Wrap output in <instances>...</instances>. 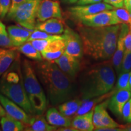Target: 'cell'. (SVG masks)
Instances as JSON below:
<instances>
[{
	"label": "cell",
	"mask_w": 131,
	"mask_h": 131,
	"mask_svg": "<svg viewBox=\"0 0 131 131\" xmlns=\"http://www.w3.org/2000/svg\"><path fill=\"white\" fill-rule=\"evenodd\" d=\"M120 24L92 27L80 24L84 53L95 60H107L112 57L117 48Z\"/></svg>",
	"instance_id": "cell-1"
},
{
	"label": "cell",
	"mask_w": 131,
	"mask_h": 131,
	"mask_svg": "<svg viewBox=\"0 0 131 131\" xmlns=\"http://www.w3.org/2000/svg\"><path fill=\"white\" fill-rule=\"evenodd\" d=\"M34 68L52 105H59L74 97L73 80L53 61H40Z\"/></svg>",
	"instance_id": "cell-2"
},
{
	"label": "cell",
	"mask_w": 131,
	"mask_h": 131,
	"mask_svg": "<svg viewBox=\"0 0 131 131\" xmlns=\"http://www.w3.org/2000/svg\"><path fill=\"white\" fill-rule=\"evenodd\" d=\"M115 81L112 62L103 61L83 72L79 79V89L83 100H89L107 94Z\"/></svg>",
	"instance_id": "cell-3"
},
{
	"label": "cell",
	"mask_w": 131,
	"mask_h": 131,
	"mask_svg": "<svg viewBox=\"0 0 131 131\" xmlns=\"http://www.w3.org/2000/svg\"><path fill=\"white\" fill-rule=\"evenodd\" d=\"M0 93L20 106L29 115L35 114L24 88L19 65L3 74L0 79Z\"/></svg>",
	"instance_id": "cell-4"
},
{
	"label": "cell",
	"mask_w": 131,
	"mask_h": 131,
	"mask_svg": "<svg viewBox=\"0 0 131 131\" xmlns=\"http://www.w3.org/2000/svg\"><path fill=\"white\" fill-rule=\"evenodd\" d=\"M24 88L35 115H41L47 106V100L41 82L37 77L35 68L27 60L21 66Z\"/></svg>",
	"instance_id": "cell-5"
},
{
	"label": "cell",
	"mask_w": 131,
	"mask_h": 131,
	"mask_svg": "<svg viewBox=\"0 0 131 131\" xmlns=\"http://www.w3.org/2000/svg\"><path fill=\"white\" fill-rule=\"evenodd\" d=\"M42 0H28L19 5L15 12L9 16L20 24L23 27L29 30H34L37 20V12Z\"/></svg>",
	"instance_id": "cell-6"
},
{
	"label": "cell",
	"mask_w": 131,
	"mask_h": 131,
	"mask_svg": "<svg viewBox=\"0 0 131 131\" xmlns=\"http://www.w3.org/2000/svg\"><path fill=\"white\" fill-rule=\"evenodd\" d=\"M80 24L92 27H104V26L119 24L118 21L111 10H105L96 14L87 15L78 20Z\"/></svg>",
	"instance_id": "cell-7"
},
{
	"label": "cell",
	"mask_w": 131,
	"mask_h": 131,
	"mask_svg": "<svg viewBox=\"0 0 131 131\" xmlns=\"http://www.w3.org/2000/svg\"><path fill=\"white\" fill-rule=\"evenodd\" d=\"M115 9V8L107 3L100 2L84 6L78 5L77 6H73L68 9V12L72 18L78 21L83 16L93 15L102 11L111 10Z\"/></svg>",
	"instance_id": "cell-8"
},
{
	"label": "cell",
	"mask_w": 131,
	"mask_h": 131,
	"mask_svg": "<svg viewBox=\"0 0 131 131\" xmlns=\"http://www.w3.org/2000/svg\"><path fill=\"white\" fill-rule=\"evenodd\" d=\"M66 42L65 52L76 58H81L84 53L82 40L79 34L66 27L63 34Z\"/></svg>",
	"instance_id": "cell-9"
},
{
	"label": "cell",
	"mask_w": 131,
	"mask_h": 131,
	"mask_svg": "<svg viewBox=\"0 0 131 131\" xmlns=\"http://www.w3.org/2000/svg\"><path fill=\"white\" fill-rule=\"evenodd\" d=\"M50 18H63L60 4L55 0H42L37 12V21L38 22Z\"/></svg>",
	"instance_id": "cell-10"
},
{
	"label": "cell",
	"mask_w": 131,
	"mask_h": 131,
	"mask_svg": "<svg viewBox=\"0 0 131 131\" xmlns=\"http://www.w3.org/2000/svg\"><path fill=\"white\" fill-rule=\"evenodd\" d=\"M0 103L8 115L18 120L21 121L24 125H27L30 122L33 116L29 115L20 106L1 93Z\"/></svg>",
	"instance_id": "cell-11"
},
{
	"label": "cell",
	"mask_w": 131,
	"mask_h": 131,
	"mask_svg": "<svg viewBox=\"0 0 131 131\" xmlns=\"http://www.w3.org/2000/svg\"><path fill=\"white\" fill-rule=\"evenodd\" d=\"M53 62L57 64L65 74L73 80H74L78 72L80 71V63L79 58L72 56L66 52Z\"/></svg>",
	"instance_id": "cell-12"
},
{
	"label": "cell",
	"mask_w": 131,
	"mask_h": 131,
	"mask_svg": "<svg viewBox=\"0 0 131 131\" xmlns=\"http://www.w3.org/2000/svg\"><path fill=\"white\" fill-rule=\"evenodd\" d=\"M129 30V26L126 24H121L120 30L118 38L117 48L115 49L114 55L112 56V64L114 70L117 72V74H119L121 65L123 58L124 52L125 50L124 46V39Z\"/></svg>",
	"instance_id": "cell-13"
},
{
	"label": "cell",
	"mask_w": 131,
	"mask_h": 131,
	"mask_svg": "<svg viewBox=\"0 0 131 131\" xmlns=\"http://www.w3.org/2000/svg\"><path fill=\"white\" fill-rule=\"evenodd\" d=\"M131 98V91L129 89H117L109 100L108 107L113 114L122 116L124 106Z\"/></svg>",
	"instance_id": "cell-14"
},
{
	"label": "cell",
	"mask_w": 131,
	"mask_h": 131,
	"mask_svg": "<svg viewBox=\"0 0 131 131\" xmlns=\"http://www.w3.org/2000/svg\"><path fill=\"white\" fill-rule=\"evenodd\" d=\"M65 49L66 42L63 37L61 38L55 39L50 41L41 53L42 58L45 60L53 61L63 55L65 52Z\"/></svg>",
	"instance_id": "cell-15"
},
{
	"label": "cell",
	"mask_w": 131,
	"mask_h": 131,
	"mask_svg": "<svg viewBox=\"0 0 131 131\" xmlns=\"http://www.w3.org/2000/svg\"><path fill=\"white\" fill-rule=\"evenodd\" d=\"M35 29L53 35H61L65 30L63 21L58 18H50L39 22L36 24Z\"/></svg>",
	"instance_id": "cell-16"
},
{
	"label": "cell",
	"mask_w": 131,
	"mask_h": 131,
	"mask_svg": "<svg viewBox=\"0 0 131 131\" xmlns=\"http://www.w3.org/2000/svg\"><path fill=\"white\" fill-rule=\"evenodd\" d=\"M7 30L14 47L20 46L27 42L32 32L15 25L9 26Z\"/></svg>",
	"instance_id": "cell-17"
},
{
	"label": "cell",
	"mask_w": 131,
	"mask_h": 131,
	"mask_svg": "<svg viewBox=\"0 0 131 131\" xmlns=\"http://www.w3.org/2000/svg\"><path fill=\"white\" fill-rule=\"evenodd\" d=\"M94 109L84 114L77 115L72 119L71 126L77 130L92 131L95 129L93 123Z\"/></svg>",
	"instance_id": "cell-18"
},
{
	"label": "cell",
	"mask_w": 131,
	"mask_h": 131,
	"mask_svg": "<svg viewBox=\"0 0 131 131\" xmlns=\"http://www.w3.org/2000/svg\"><path fill=\"white\" fill-rule=\"evenodd\" d=\"M47 121L50 124L56 127L71 126L70 117L64 115L55 107H51L47 110L46 115Z\"/></svg>",
	"instance_id": "cell-19"
},
{
	"label": "cell",
	"mask_w": 131,
	"mask_h": 131,
	"mask_svg": "<svg viewBox=\"0 0 131 131\" xmlns=\"http://www.w3.org/2000/svg\"><path fill=\"white\" fill-rule=\"evenodd\" d=\"M17 53L14 48H3L0 47V78L9 70L15 60Z\"/></svg>",
	"instance_id": "cell-20"
},
{
	"label": "cell",
	"mask_w": 131,
	"mask_h": 131,
	"mask_svg": "<svg viewBox=\"0 0 131 131\" xmlns=\"http://www.w3.org/2000/svg\"><path fill=\"white\" fill-rule=\"evenodd\" d=\"M24 130L30 131H54L57 127L50 124L41 115H37L33 117L30 122L25 125Z\"/></svg>",
	"instance_id": "cell-21"
},
{
	"label": "cell",
	"mask_w": 131,
	"mask_h": 131,
	"mask_svg": "<svg viewBox=\"0 0 131 131\" xmlns=\"http://www.w3.org/2000/svg\"><path fill=\"white\" fill-rule=\"evenodd\" d=\"M0 126L3 131H22L24 130V124L6 114L0 118Z\"/></svg>",
	"instance_id": "cell-22"
},
{
	"label": "cell",
	"mask_w": 131,
	"mask_h": 131,
	"mask_svg": "<svg viewBox=\"0 0 131 131\" xmlns=\"http://www.w3.org/2000/svg\"><path fill=\"white\" fill-rule=\"evenodd\" d=\"M83 103V100L75 99L65 101L58 106V110L66 117H70L77 114L80 106Z\"/></svg>",
	"instance_id": "cell-23"
},
{
	"label": "cell",
	"mask_w": 131,
	"mask_h": 131,
	"mask_svg": "<svg viewBox=\"0 0 131 131\" xmlns=\"http://www.w3.org/2000/svg\"><path fill=\"white\" fill-rule=\"evenodd\" d=\"M15 50H18L21 53L27 57V58L31 60H35V61H42V57L41 53L37 50L34 46L32 45V42L29 41H27L23 45L19 47H14Z\"/></svg>",
	"instance_id": "cell-24"
},
{
	"label": "cell",
	"mask_w": 131,
	"mask_h": 131,
	"mask_svg": "<svg viewBox=\"0 0 131 131\" xmlns=\"http://www.w3.org/2000/svg\"><path fill=\"white\" fill-rule=\"evenodd\" d=\"M113 12L119 24H131V14L126 8H116Z\"/></svg>",
	"instance_id": "cell-25"
},
{
	"label": "cell",
	"mask_w": 131,
	"mask_h": 131,
	"mask_svg": "<svg viewBox=\"0 0 131 131\" xmlns=\"http://www.w3.org/2000/svg\"><path fill=\"white\" fill-rule=\"evenodd\" d=\"M0 47L3 48H14L6 26L0 21Z\"/></svg>",
	"instance_id": "cell-26"
},
{
	"label": "cell",
	"mask_w": 131,
	"mask_h": 131,
	"mask_svg": "<svg viewBox=\"0 0 131 131\" xmlns=\"http://www.w3.org/2000/svg\"><path fill=\"white\" fill-rule=\"evenodd\" d=\"M119 126H120V125H119L117 122H115L114 119L110 117L107 111H106L100 121L97 127L95 129L101 128V127H114V128H116V127H119Z\"/></svg>",
	"instance_id": "cell-27"
},
{
	"label": "cell",
	"mask_w": 131,
	"mask_h": 131,
	"mask_svg": "<svg viewBox=\"0 0 131 131\" xmlns=\"http://www.w3.org/2000/svg\"><path fill=\"white\" fill-rule=\"evenodd\" d=\"M62 37V35H53L48 33L42 32V31L34 29L31 34L30 37L28 41L34 40H46V39H54Z\"/></svg>",
	"instance_id": "cell-28"
},
{
	"label": "cell",
	"mask_w": 131,
	"mask_h": 131,
	"mask_svg": "<svg viewBox=\"0 0 131 131\" xmlns=\"http://www.w3.org/2000/svg\"><path fill=\"white\" fill-rule=\"evenodd\" d=\"M131 75V71L127 72L122 73L119 75L117 83V89H129V79Z\"/></svg>",
	"instance_id": "cell-29"
},
{
	"label": "cell",
	"mask_w": 131,
	"mask_h": 131,
	"mask_svg": "<svg viewBox=\"0 0 131 131\" xmlns=\"http://www.w3.org/2000/svg\"><path fill=\"white\" fill-rule=\"evenodd\" d=\"M130 71H131V52L125 49L121 65L119 74Z\"/></svg>",
	"instance_id": "cell-30"
},
{
	"label": "cell",
	"mask_w": 131,
	"mask_h": 131,
	"mask_svg": "<svg viewBox=\"0 0 131 131\" xmlns=\"http://www.w3.org/2000/svg\"><path fill=\"white\" fill-rule=\"evenodd\" d=\"M12 0H0V18L3 19L10 9Z\"/></svg>",
	"instance_id": "cell-31"
},
{
	"label": "cell",
	"mask_w": 131,
	"mask_h": 131,
	"mask_svg": "<svg viewBox=\"0 0 131 131\" xmlns=\"http://www.w3.org/2000/svg\"><path fill=\"white\" fill-rule=\"evenodd\" d=\"M63 36L62 35V37L58 38H63ZM58 38H54V39H46V40H34L32 41H29L32 42V45L37 49L38 51L41 52L45 47L47 46L49 42L52 40H55V39H58Z\"/></svg>",
	"instance_id": "cell-32"
},
{
	"label": "cell",
	"mask_w": 131,
	"mask_h": 131,
	"mask_svg": "<svg viewBox=\"0 0 131 131\" xmlns=\"http://www.w3.org/2000/svg\"><path fill=\"white\" fill-rule=\"evenodd\" d=\"M122 117L125 122L131 123V98L124 106L122 111Z\"/></svg>",
	"instance_id": "cell-33"
},
{
	"label": "cell",
	"mask_w": 131,
	"mask_h": 131,
	"mask_svg": "<svg viewBox=\"0 0 131 131\" xmlns=\"http://www.w3.org/2000/svg\"><path fill=\"white\" fill-rule=\"evenodd\" d=\"M28 0H12V4H11L10 9L9 13L7 14V17H9L15 12V10L17 9L19 5L24 3Z\"/></svg>",
	"instance_id": "cell-34"
},
{
	"label": "cell",
	"mask_w": 131,
	"mask_h": 131,
	"mask_svg": "<svg viewBox=\"0 0 131 131\" xmlns=\"http://www.w3.org/2000/svg\"><path fill=\"white\" fill-rule=\"evenodd\" d=\"M103 1L112 6L115 9L124 7V0H103Z\"/></svg>",
	"instance_id": "cell-35"
},
{
	"label": "cell",
	"mask_w": 131,
	"mask_h": 131,
	"mask_svg": "<svg viewBox=\"0 0 131 131\" xmlns=\"http://www.w3.org/2000/svg\"><path fill=\"white\" fill-rule=\"evenodd\" d=\"M101 1H103V0H78L77 4V5H79V6H84V5L98 3L101 2Z\"/></svg>",
	"instance_id": "cell-36"
},
{
	"label": "cell",
	"mask_w": 131,
	"mask_h": 131,
	"mask_svg": "<svg viewBox=\"0 0 131 131\" xmlns=\"http://www.w3.org/2000/svg\"><path fill=\"white\" fill-rule=\"evenodd\" d=\"M95 130L98 131H122V129L120 127H101V128L95 129Z\"/></svg>",
	"instance_id": "cell-37"
},
{
	"label": "cell",
	"mask_w": 131,
	"mask_h": 131,
	"mask_svg": "<svg viewBox=\"0 0 131 131\" xmlns=\"http://www.w3.org/2000/svg\"><path fill=\"white\" fill-rule=\"evenodd\" d=\"M58 131H78L76 129L73 128L72 126L69 127H60V128L57 129Z\"/></svg>",
	"instance_id": "cell-38"
},
{
	"label": "cell",
	"mask_w": 131,
	"mask_h": 131,
	"mask_svg": "<svg viewBox=\"0 0 131 131\" xmlns=\"http://www.w3.org/2000/svg\"><path fill=\"white\" fill-rule=\"evenodd\" d=\"M124 6L131 14V0H124Z\"/></svg>",
	"instance_id": "cell-39"
},
{
	"label": "cell",
	"mask_w": 131,
	"mask_h": 131,
	"mask_svg": "<svg viewBox=\"0 0 131 131\" xmlns=\"http://www.w3.org/2000/svg\"><path fill=\"white\" fill-rule=\"evenodd\" d=\"M121 129H122V131H131V124H127V125H123L119 126Z\"/></svg>",
	"instance_id": "cell-40"
},
{
	"label": "cell",
	"mask_w": 131,
	"mask_h": 131,
	"mask_svg": "<svg viewBox=\"0 0 131 131\" xmlns=\"http://www.w3.org/2000/svg\"><path fill=\"white\" fill-rule=\"evenodd\" d=\"M6 114H7V113H6L4 107H3V106L1 105V104L0 103V118L2 117H3V116H4Z\"/></svg>",
	"instance_id": "cell-41"
},
{
	"label": "cell",
	"mask_w": 131,
	"mask_h": 131,
	"mask_svg": "<svg viewBox=\"0 0 131 131\" xmlns=\"http://www.w3.org/2000/svg\"><path fill=\"white\" fill-rule=\"evenodd\" d=\"M64 1L69 4H73V3H77L78 1V0H63Z\"/></svg>",
	"instance_id": "cell-42"
},
{
	"label": "cell",
	"mask_w": 131,
	"mask_h": 131,
	"mask_svg": "<svg viewBox=\"0 0 131 131\" xmlns=\"http://www.w3.org/2000/svg\"><path fill=\"white\" fill-rule=\"evenodd\" d=\"M129 85H130V89L131 91V75L130 77V79H129Z\"/></svg>",
	"instance_id": "cell-43"
},
{
	"label": "cell",
	"mask_w": 131,
	"mask_h": 131,
	"mask_svg": "<svg viewBox=\"0 0 131 131\" xmlns=\"http://www.w3.org/2000/svg\"><path fill=\"white\" fill-rule=\"evenodd\" d=\"M55 1H58V0H55Z\"/></svg>",
	"instance_id": "cell-44"
},
{
	"label": "cell",
	"mask_w": 131,
	"mask_h": 131,
	"mask_svg": "<svg viewBox=\"0 0 131 131\" xmlns=\"http://www.w3.org/2000/svg\"><path fill=\"white\" fill-rule=\"evenodd\" d=\"M0 130H1V129H0Z\"/></svg>",
	"instance_id": "cell-45"
}]
</instances>
